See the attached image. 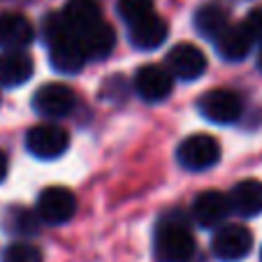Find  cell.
Listing matches in <instances>:
<instances>
[{"instance_id": "1", "label": "cell", "mask_w": 262, "mask_h": 262, "mask_svg": "<svg viewBox=\"0 0 262 262\" xmlns=\"http://www.w3.org/2000/svg\"><path fill=\"white\" fill-rule=\"evenodd\" d=\"M154 255L158 262H190L195 255V237L188 218L179 211L160 218L154 232Z\"/></svg>"}, {"instance_id": "2", "label": "cell", "mask_w": 262, "mask_h": 262, "mask_svg": "<svg viewBox=\"0 0 262 262\" xmlns=\"http://www.w3.org/2000/svg\"><path fill=\"white\" fill-rule=\"evenodd\" d=\"M221 160V144L211 135H190L177 148V163L188 172H204L218 165Z\"/></svg>"}, {"instance_id": "3", "label": "cell", "mask_w": 262, "mask_h": 262, "mask_svg": "<svg viewBox=\"0 0 262 262\" xmlns=\"http://www.w3.org/2000/svg\"><path fill=\"white\" fill-rule=\"evenodd\" d=\"M253 234L246 225L237 223H223L216 228V234L211 239V251L223 262H237L251 253Z\"/></svg>"}, {"instance_id": "4", "label": "cell", "mask_w": 262, "mask_h": 262, "mask_svg": "<svg viewBox=\"0 0 262 262\" xmlns=\"http://www.w3.org/2000/svg\"><path fill=\"white\" fill-rule=\"evenodd\" d=\"M35 211L45 225H63L77 213V198L63 186H49L37 195Z\"/></svg>"}, {"instance_id": "5", "label": "cell", "mask_w": 262, "mask_h": 262, "mask_svg": "<svg viewBox=\"0 0 262 262\" xmlns=\"http://www.w3.org/2000/svg\"><path fill=\"white\" fill-rule=\"evenodd\" d=\"M68 146H70V135L60 125L42 123L26 133V148H28V154L40 160L60 158L68 151Z\"/></svg>"}, {"instance_id": "6", "label": "cell", "mask_w": 262, "mask_h": 262, "mask_svg": "<svg viewBox=\"0 0 262 262\" xmlns=\"http://www.w3.org/2000/svg\"><path fill=\"white\" fill-rule=\"evenodd\" d=\"M198 109H200V114L207 121H211V123L228 125V123L239 121V116H242V112H244V102L234 91L213 89L200 98Z\"/></svg>"}, {"instance_id": "7", "label": "cell", "mask_w": 262, "mask_h": 262, "mask_svg": "<svg viewBox=\"0 0 262 262\" xmlns=\"http://www.w3.org/2000/svg\"><path fill=\"white\" fill-rule=\"evenodd\" d=\"M74 107H77L74 91L58 81L40 86L33 95V109L45 119H65L72 114Z\"/></svg>"}, {"instance_id": "8", "label": "cell", "mask_w": 262, "mask_h": 262, "mask_svg": "<svg viewBox=\"0 0 262 262\" xmlns=\"http://www.w3.org/2000/svg\"><path fill=\"white\" fill-rule=\"evenodd\" d=\"M165 68L169 70L174 79L195 81L207 72V56L195 45L181 42V45H174L169 49L167 58H165Z\"/></svg>"}, {"instance_id": "9", "label": "cell", "mask_w": 262, "mask_h": 262, "mask_svg": "<svg viewBox=\"0 0 262 262\" xmlns=\"http://www.w3.org/2000/svg\"><path fill=\"white\" fill-rule=\"evenodd\" d=\"M135 93L144 102H163L174 89V77L163 65H142L133 77Z\"/></svg>"}, {"instance_id": "10", "label": "cell", "mask_w": 262, "mask_h": 262, "mask_svg": "<svg viewBox=\"0 0 262 262\" xmlns=\"http://www.w3.org/2000/svg\"><path fill=\"white\" fill-rule=\"evenodd\" d=\"M230 211V198L221 190H204L193 202V221L204 230H216L218 225H223Z\"/></svg>"}, {"instance_id": "11", "label": "cell", "mask_w": 262, "mask_h": 262, "mask_svg": "<svg viewBox=\"0 0 262 262\" xmlns=\"http://www.w3.org/2000/svg\"><path fill=\"white\" fill-rule=\"evenodd\" d=\"M47 47H49V60H51V65H54V70H58V72H63V74H77L84 68L86 60H89L84 49H81L79 37H77L72 30L60 35L58 40L49 42Z\"/></svg>"}, {"instance_id": "12", "label": "cell", "mask_w": 262, "mask_h": 262, "mask_svg": "<svg viewBox=\"0 0 262 262\" xmlns=\"http://www.w3.org/2000/svg\"><path fill=\"white\" fill-rule=\"evenodd\" d=\"M167 33L169 30H167V24H165L163 16L148 12L146 16H142V19L130 24L128 37L135 49L151 51V49H158V47L167 40Z\"/></svg>"}, {"instance_id": "13", "label": "cell", "mask_w": 262, "mask_h": 262, "mask_svg": "<svg viewBox=\"0 0 262 262\" xmlns=\"http://www.w3.org/2000/svg\"><path fill=\"white\" fill-rule=\"evenodd\" d=\"M35 40V28L19 12H3L0 14V49H26Z\"/></svg>"}, {"instance_id": "14", "label": "cell", "mask_w": 262, "mask_h": 262, "mask_svg": "<svg viewBox=\"0 0 262 262\" xmlns=\"http://www.w3.org/2000/svg\"><path fill=\"white\" fill-rule=\"evenodd\" d=\"M33 58L24 49H10L0 54V86L16 89L33 77Z\"/></svg>"}, {"instance_id": "15", "label": "cell", "mask_w": 262, "mask_h": 262, "mask_svg": "<svg viewBox=\"0 0 262 262\" xmlns=\"http://www.w3.org/2000/svg\"><path fill=\"white\" fill-rule=\"evenodd\" d=\"M213 45H216V51L221 58L230 60V63H237V60H244L251 54L255 42H253V37L248 35L244 24H237V26L228 24V28L213 40Z\"/></svg>"}, {"instance_id": "16", "label": "cell", "mask_w": 262, "mask_h": 262, "mask_svg": "<svg viewBox=\"0 0 262 262\" xmlns=\"http://www.w3.org/2000/svg\"><path fill=\"white\" fill-rule=\"evenodd\" d=\"M81 42V49H84L86 58H95V60H102L107 58L112 51H114L116 45V33L114 28L107 24V21H95L93 26H89L86 30L77 33Z\"/></svg>"}, {"instance_id": "17", "label": "cell", "mask_w": 262, "mask_h": 262, "mask_svg": "<svg viewBox=\"0 0 262 262\" xmlns=\"http://www.w3.org/2000/svg\"><path fill=\"white\" fill-rule=\"evenodd\" d=\"M230 207L244 218H253L262 213V181L257 179H244L232 188Z\"/></svg>"}, {"instance_id": "18", "label": "cell", "mask_w": 262, "mask_h": 262, "mask_svg": "<svg viewBox=\"0 0 262 262\" xmlns=\"http://www.w3.org/2000/svg\"><path fill=\"white\" fill-rule=\"evenodd\" d=\"M60 14H63L65 24H68V28L72 30L74 35L102 19V16H100L98 0H70Z\"/></svg>"}, {"instance_id": "19", "label": "cell", "mask_w": 262, "mask_h": 262, "mask_svg": "<svg viewBox=\"0 0 262 262\" xmlns=\"http://www.w3.org/2000/svg\"><path fill=\"white\" fill-rule=\"evenodd\" d=\"M193 24H195V30H198L202 37H207V40H216L218 35L228 28L230 19H228V12L223 10L221 5L209 3V5H202L198 12H195Z\"/></svg>"}, {"instance_id": "20", "label": "cell", "mask_w": 262, "mask_h": 262, "mask_svg": "<svg viewBox=\"0 0 262 262\" xmlns=\"http://www.w3.org/2000/svg\"><path fill=\"white\" fill-rule=\"evenodd\" d=\"M40 216L37 211H30L26 207H10L3 216V225L7 232L16 234V237H33L40 232Z\"/></svg>"}, {"instance_id": "21", "label": "cell", "mask_w": 262, "mask_h": 262, "mask_svg": "<svg viewBox=\"0 0 262 262\" xmlns=\"http://www.w3.org/2000/svg\"><path fill=\"white\" fill-rule=\"evenodd\" d=\"M3 262H42V253L28 242H14L5 248Z\"/></svg>"}, {"instance_id": "22", "label": "cell", "mask_w": 262, "mask_h": 262, "mask_svg": "<svg viewBox=\"0 0 262 262\" xmlns=\"http://www.w3.org/2000/svg\"><path fill=\"white\" fill-rule=\"evenodd\" d=\"M116 12L125 24H133V21L146 16L148 12H154V0H119Z\"/></svg>"}, {"instance_id": "23", "label": "cell", "mask_w": 262, "mask_h": 262, "mask_svg": "<svg viewBox=\"0 0 262 262\" xmlns=\"http://www.w3.org/2000/svg\"><path fill=\"white\" fill-rule=\"evenodd\" d=\"M244 26H246L248 35L253 37V42H262V7H255V10L248 12Z\"/></svg>"}, {"instance_id": "24", "label": "cell", "mask_w": 262, "mask_h": 262, "mask_svg": "<svg viewBox=\"0 0 262 262\" xmlns=\"http://www.w3.org/2000/svg\"><path fill=\"white\" fill-rule=\"evenodd\" d=\"M7 177V156L0 151V181Z\"/></svg>"}, {"instance_id": "25", "label": "cell", "mask_w": 262, "mask_h": 262, "mask_svg": "<svg viewBox=\"0 0 262 262\" xmlns=\"http://www.w3.org/2000/svg\"><path fill=\"white\" fill-rule=\"evenodd\" d=\"M257 70L262 72V49H260V54H257Z\"/></svg>"}]
</instances>
